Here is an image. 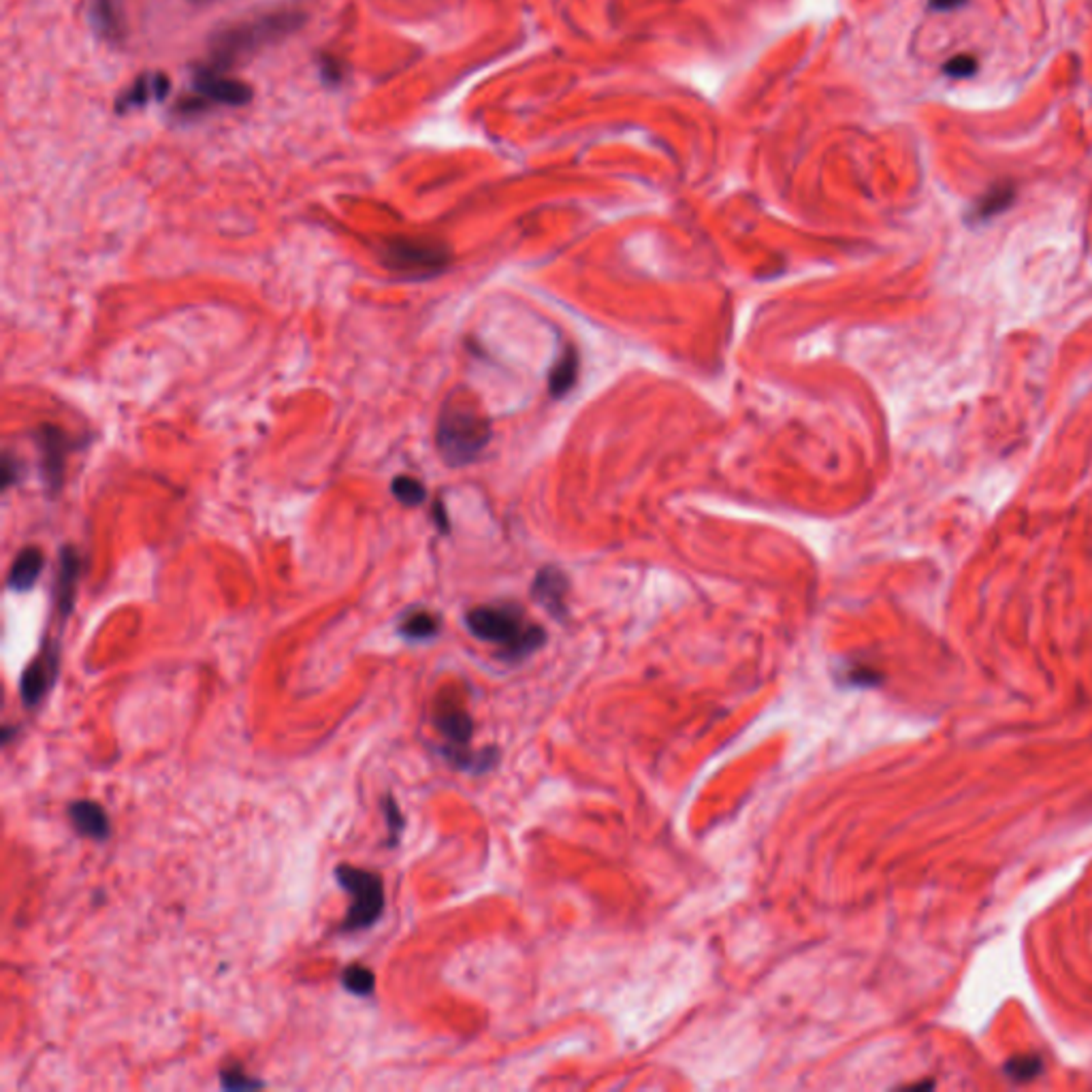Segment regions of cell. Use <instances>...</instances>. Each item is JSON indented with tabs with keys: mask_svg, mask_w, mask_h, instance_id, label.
Here are the masks:
<instances>
[{
	"mask_svg": "<svg viewBox=\"0 0 1092 1092\" xmlns=\"http://www.w3.org/2000/svg\"><path fill=\"white\" fill-rule=\"evenodd\" d=\"M69 820L81 837L93 841H105L111 835V822L107 811L95 800H75L69 807Z\"/></svg>",
	"mask_w": 1092,
	"mask_h": 1092,
	"instance_id": "obj_11",
	"label": "cell"
},
{
	"mask_svg": "<svg viewBox=\"0 0 1092 1092\" xmlns=\"http://www.w3.org/2000/svg\"><path fill=\"white\" fill-rule=\"evenodd\" d=\"M35 440L41 450V476L45 480V486L51 494H59L65 482V464L71 440L65 431L53 425L41 427Z\"/></svg>",
	"mask_w": 1092,
	"mask_h": 1092,
	"instance_id": "obj_8",
	"label": "cell"
},
{
	"mask_svg": "<svg viewBox=\"0 0 1092 1092\" xmlns=\"http://www.w3.org/2000/svg\"><path fill=\"white\" fill-rule=\"evenodd\" d=\"M79 572H81V561H79L77 551L73 549V546H65V549L61 551V568H59V577H56V589H53L56 611H59L63 617H69L73 611Z\"/></svg>",
	"mask_w": 1092,
	"mask_h": 1092,
	"instance_id": "obj_10",
	"label": "cell"
},
{
	"mask_svg": "<svg viewBox=\"0 0 1092 1092\" xmlns=\"http://www.w3.org/2000/svg\"><path fill=\"white\" fill-rule=\"evenodd\" d=\"M192 85L201 99H206L208 103H218V105L242 107V105H248L254 97V90L246 81L233 79V77L224 75L222 71H216L210 67L196 69Z\"/></svg>",
	"mask_w": 1092,
	"mask_h": 1092,
	"instance_id": "obj_7",
	"label": "cell"
},
{
	"mask_svg": "<svg viewBox=\"0 0 1092 1092\" xmlns=\"http://www.w3.org/2000/svg\"><path fill=\"white\" fill-rule=\"evenodd\" d=\"M380 263L401 278L425 280L448 267L450 250L429 238H391L380 246Z\"/></svg>",
	"mask_w": 1092,
	"mask_h": 1092,
	"instance_id": "obj_4",
	"label": "cell"
},
{
	"mask_svg": "<svg viewBox=\"0 0 1092 1092\" xmlns=\"http://www.w3.org/2000/svg\"><path fill=\"white\" fill-rule=\"evenodd\" d=\"M45 568V557H43V551L37 549V546H26V549H22L11 568H9V577H7V587L11 591H28L33 589L35 583L39 581L41 572Z\"/></svg>",
	"mask_w": 1092,
	"mask_h": 1092,
	"instance_id": "obj_13",
	"label": "cell"
},
{
	"mask_svg": "<svg viewBox=\"0 0 1092 1092\" xmlns=\"http://www.w3.org/2000/svg\"><path fill=\"white\" fill-rule=\"evenodd\" d=\"M169 90H171V81H169V77L165 73L141 75L131 85V88L118 99L116 111L124 113V111L135 109V107H143L146 103H150L152 99L154 101H165Z\"/></svg>",
	"mask_w": 1092,
	"mask_h": 1092,
	"instance_id": "obj_12",
	"label": "cell"
},
{
	"mask_svg": "<svg viewBox=\"0 0 1092 1092\" xmlns=\"http://www.w3.org/2000/svg\"><path fill=\"white\" fill-rule=\"evenodd\" d=\"M194 5H210V3H216V0H192Z\"/></svg>",
	"mask_w": 1092,
	"mask_h": 1092,
	"instance_id": "obj_27",
	"label": "cell"
},
{
	"mask_svg": "<svg viewBox=\"0 0 1092 1092\" xmlns=\"http://www.w3.org/2000/svg\"><path fill=\"white\" fill-rule=\"evenodd\" d=\"M399 636L412 643H423L440 634V619L429 611H412L397 625Z\"/></svg>",
	"mask_w": 1092,
	"mask_h": 1092,
	"instance_id": "obj_15",
	"label": "cell"
},
{
	"mask_svg": "<svg viewBox=\"0 0 1092 1092\" xmlns=\"http://www.w3.org/2000/svg\"><path fill=\"white\" fill-rule=\"evenodd\" d=\"M568 593V581L555 568H544L534 581V597L553 615L563 613V597Z\"/></svg>",
	"mask_w": 1092,
	"mask_h": 1092,
	"instance_id": "obj_14",
	"label": "cell"
},
{
	"mask_svg": "<svg viewBox=\"0 0 1092 1092\" xmlns=\"http://www.w3.org/2000/svg\"><path fill=\"white\" fill-rule=\"evenodd\" d=\"M967 0H931V7L937 11H954L962 7Z\"/></svg>",
	"mask_w": 1092,
	"mask_h": 1092,
	"instance_id": "obj_26",
	"label": "cell"
},
{
	"mask_svg": "<svg viewBox=\"0 0 1092 1092\" xmlns=\"http://www.w3.org/2000/svg\"><path fill=\"white\" fill-rule=\"evenodd\" d=\"M341 984L351 994L369 996L376 988V975L365 964H351L341 973Z\"/></svg>",
	"mask_w": 1092,
	"mask_h": 1092,
	"instance_id": "obj_17",
	"label": "cell"
},
{
	"mask_svg": "<svg viewBox=\"0 0 1092 1092\" xmlns=\"http://www.w3.org/2000/svg\"><path fill=\"white\" fill-rule=\"evenodd\" d=\"M385 815H387V826H389L391 843H395V841L399 839V835H401V830L406 828V820H404V815H401V811H399V807H397L395 798H391V796L385 800Z\"/></svg>",
	"mask_w": 1092,
	"mask_h": 1092,
	"instance_id": "obj_22",
	"label": "cell"
},
{
	"mask_svg": "<svg viewBox=\"0 0 1092 1092\" xmlns=\"http://www.w3.org/2000/svg\"><path fill=\"white\" fill-rule=\"evenodd\" d=\"M220 1084L224 1090H252V1088H263L265 1084L261 1080H254L250 1078L242 1065H231L220 1071Z\"/></svg>",
	"mask_w": 1092,
	"mask_h": 1092,
	"instance_id": "obj_20",
	"label": "cell"
},
{
	"mask_svg": "<svg viewBox=\"0 0 1092 1092\" xmlns=\"http://www.w3.org/2000/svg\"><path fill=\"white\" fill-rule=\"evenodd\" d=\"M466 625L472 634L484 643L498 645L502 657L523 659L544 643V629L525 619L516 605H482L466 615Z\"/></svg>",
	"mask_w": 1092,
	"mask_h": 1092,
	"instance_id": "obj_3",
	"label": "cell"
},
{
	"mask_svg": "<svg viewBox=\"0 0 1092 1092\" xmlns=\"http://www.w3.org/2000/svg\"><path fill=\"white\" fill-rule=\"evenodd\" d=\"M61 670V649L59 643H49L22 675L20 681V694L24 706L33 708L37 706L56 683Z\"/></svg>",
	"mask_w": 1092,
	"mask_h": 1092,
	"instance_id": "obj_6",
	"label": "cell"
},
{
	"mask_svg": "<svg viewBox=\"0 0 1092 1092\" xmlns=\"http://www.w3.org/2000/svg\"><path fill=\"white\" fill-rule=\"evenodd\" d=\"M335 879L351 895V907L341 922V933H359L373 926L385 911V883L378 873L337 865Z\"/></svg>",
	"mask_w": 1092,
	"mask_h": 1092,
	"instance_id": "obj_5",
	"label": "cell"
},
{
	"mask_svg": "<svg viewBox=\"0 0 1092 1092\" xmlns=\"http://www.w3.org/2000/svg\"><path fill=\"white\" fill-rule=\"evenodd\" d=\"M492 440V423L472 399L452 395L442 406L436 442L448 466H468Z\"/></svg>",
	"mask_w": 1092,
	"mask_h": 1092,
	"instance_id": "obj_2",
	"label": "cell"
},
{
	"mask_svg": "<svg viewBox=\"0 0 1092 1092\" xmlns=\"http://www.w3.org/2000/svg\"><path fill=\"white\" fill-rule=\"evenodd\" d=\"M20 474H22V464L7 452L3 459V488L13 486L20 480Z\"/></svg>",
	"mask_w": 1092,
	"mask_h": 1092,
	"instance_id": "obj_24",
	"label": "cell"
},
{
	"mask_svg": "<svg viewBox=\"0 0 1092 1092\" xmlns=\"http://www.w3.org/2000/svg\"><path fill=\"white\" fill-rule=\"evenodd\" d=\"M1040 1071H1042V1060L1038 1056H1020V1058H1014L1008 1065V1073L1016 1082H1028L1032 1078H1038Z\"/></svg>",
	"mask_w": 1092,
	"mask_h": 1092,
	"instance_id": "obj_21",
	"label": "cell"
},
{
	"mask_svg": "<svg viewBox=\"0 0 1092 1092\" xmlns=\"http://www.w3.org/2000/svg\"><path fill=\"white\" fill-rule=\"evenodd\" d=\"M1014 198V188L1012 186H998V188H992L980 204H977V210H975V216L977 218H990L998 212H1003L1005 208H1010Z\"/></svg>",
	"mask_w": 1092,
	"mask_h": 1092,
	"instance_id": "obj_19",
	"label": "cell"
},
{
	"mask_svg": "<svg viewBox=\"0 0 1092 1092\" xmlns=\"http://www.w3.org/2000/svg\"><path fill=\"white\" fill-rule=\"evenodd\" d=\"M975 67H977V61L973 59V56L960 53V56H954L952 61H947L943 65V73L950 75V77H969V75L975 73Z\"/></svg>",
	"mask_w": 1092,
	"mask_h": 1092,
	"instance_id": "obj_23",
	"label": "cell"
},
{
	"mask_svg": "<svg viewBox=\"0 0 1092 1092\" xmlns=\"http://www.w3.org/2000/svg\"><path fill=\"white\" fill-rule=\"evenodd\" d=\"M391 492L397 502L404 506H421L427 500V488L414 476H397L391 482Z\"/></svg>",
	"mask_w": 1092,
	"mask_h": 1092,
	"instance_id": "obj_18",
	"label": "cell"
},
{
	"mask_svg": "<svg viewBox=\"0 0 1092 1092\" xmlns=\"http://www.w3.org/2000/svg\"><path fill=\"white\" fill-rule=\"evenodd\" d=\"M305 20L303 11L284 9L224 26L210 41V63L206 67L224 73L238 63L252 59L263 47L291 37Z\"/></svg>",
	"mask_w": 1092,
	"mask_h": 1092,
	"instance_id": "obj_1",
	"label": "cell"
},
{
	"mask_svg": "<svg viewBox=\"0 0 1092 1092\" xmlns=\"http://www.w3.org/2000/svg\"><path fill=\"white\" fill-rule=\"evenodd\" d=\"M88 22L93 31L111 45H118L126 37V20L120 0H90Z\"/></svg>",
	"mask_w": 1092,
	"mask_h": 1092,
	"instance_id": "obj_9",
	"label": "cell"
},
{
	"mask_svg": "<svg viewBox=\"0 0 1092 1092\" xmlns=\"http://www.w3.org/2000/svg\"><path fill=\"white\" fill-rule=\"evenodd\" d=\"M321 73L325 83H339L341 81V63L333 56H323L321 59Z\"/></svg>",
	"mask_w": 1092,
	"mask_h": 1092,
	"instance_id": "obj_25",
	"label": "cell"
},
{
	"mask_svg": "<svg viewBox=\"0 0 1092 1092\" xmlns=\"http://www.w3.org/2000/svg\"><path fill=\"white\" fill-rule=\"evenodd\" d=\"M577 371H579L577 353H574V349H568L566 355L555 363L551 371V380H549L551 395L555 397L566 395L574 387V380H577Z\"/></svg>",
	"mask_w": 1092,
	"mask_h": 1092,
	"instance_id": "obj_16",
	"label": "cell"
}]
</instances>
